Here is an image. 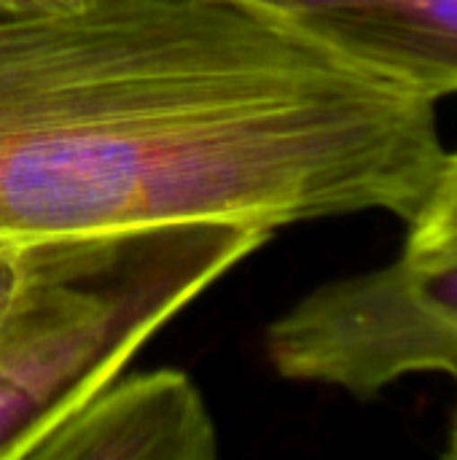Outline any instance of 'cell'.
Instances as JSON below:
<instances>
[{
    "label": "cell",
    "instance_id": "6da1fadb",
    "mask_svg": "<svg viewBox=\"0 0 457 460\" xmlns=\"http://www.w3.org/2000/svg\"><path fill=\"white\" fill-rule=\"evenodd\" d=\"M444 156L434 100L240 0L0 8V243L409 224Z\"/></svg>",
    "mask_w": 457,
    "mask_h": 460
},
{
    "label": "cell",
    "instance_id": "7a4b0ae2",
    "mask_svg": "<svg viewBox=\"0 0 457 460\" xmlns=\"http://www.w3.org/2000/svg\"><path fill=\"white\" fill-rule=\"evenodd\" d=\"M269 237L240 221H167L35 243L0 318V460L119 377L154 334Z\"/></svg>",
    "mask_w": 457,
    "mask_h": 460
},
{
    "label": "cell",
    "instance_id": "3957f363",
    "mask_svg": "<svg viewBox=\"0 0 457 460\" xmlns=\"http://www.w3.org/2000/svg\"><path fill=\"white\" fill-rule=\"evenodd\" d=\"M264 350L294 383L372 399L409 375L457 380V253L331 280L269 323Z\"/></svg>",
    "mask_w": 457,
    "mask_h": 460
},
{
    "label": "cell",
    "instance_id": "277c9868",
    "mask_svg": "<svg viewBox=\"0 0 457 460\" xmlns=\"http://www.w3.org/2000/svg\"><path fill=\"white\" fill-rule=\"evenodd\" d=\"M218 429L178 369L119 375L24 434L5 460H213Z\"/></svg>",
    "mask_w": 457,
    "mask_h": 460
},
{
    "label": "cell",
    "instance_id": "5b68a950",
    "mask_svg": "<svg viewBox=\"0 0 457 460\" xmlns=\"http://www.w3.org/2000/svg\"><path fill=\"white\" fill-rule=\"evenodd\" d=\"M457 253V151H447L442 170L407 224V240L401 256L409 259H434Z\"/></svg>",
    "mask_w": 457,
    "mask_h": 460
},
{
    "label": "cell",
    "instance_id": "8992f818",
    "mask_svg": "<svg viewBox=\"0 0 457 460\" xmlns=\"http://www.w3.org/2000/svg\"><path fill=\"white\" fill-rule=\"evenodd\" d=\"M261 13H269L286 24H291L294 30L304 32L307 38H312L321 27L353 16V13H364V11H377V8H391V5H401V3H412V0H240Z\"/></svg>",
    "mask_w": 457,
    "mask_h": 460
},
{
    "label": "cell",
    "instance_id": "52a82bcc",
    "mask_svg": "<svg viewBox=\"0 0 457 460\" xmlns=\"http://www.w3.org/2000/svg\"><path fill=\"white\" fill-rule=\"evenodd\" d=\"M32 245L0 243V318L5 315L8 305L13 302V296L27 275V267L32 259Z\"/></svg>",
    "mask_w": 457,
    "mask_h": 460
},
{
    "label": "cell",
    "instance_id": "ba28073f",
    "mask_svg": "<svg viewBox=\"0 0 457 460\" xmlns=\"http://www.w3.org/2000/svg\"><path fill=\"white\" fill-rule=\"evenodd\" d=\"M447 439H450V445H447V450H444V458L457 460V407H455V412H453L450 429H447Z\"/></svg>",
    "mask_w": 457,
    "mask_h": 460
},
{
    "label": "cell",
    "instance_id": "9c48e42d",
    "mask_svg": "<svg viewBox=\"0 0 457 460\" xmlns=\"http://www.w3.org/2000/svg\"><path fill=\"white\" fill-rule=\"evenodd\" d=\"M32 3H48V0H0V8H19V5H32Z\"/></svg>",
    "mask_w": 457,
    "mask_h": 460
}]
</instances>
